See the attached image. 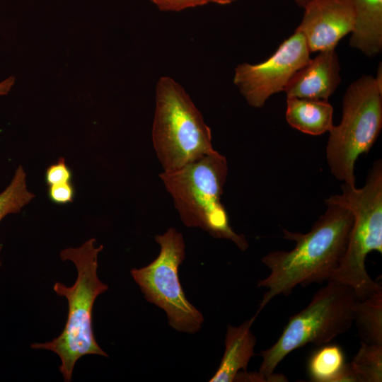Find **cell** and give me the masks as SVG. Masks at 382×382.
Returning a JSON list of instances; mask_svg holds the SVG:
<instances>
[{
  "instance_id": "4fadbf2b",
  "label": "cell",
  "mask_w": 382,
  "mask_h": 382,
  "mask_svg": "<svg viewBox=\"0 0 382 382\" xmlns=\"http://www.w3.org/2000/svg\"><path fill=\"white\" fill-rule=\"evenodd\" d=\"M354 25L349 45L369 57L382 51V0H353Z\"/></svg>"
},
{
  "instance_id": "ac0fdd59",
  "label": "cell",
  "mask_w": 382,
  "mask_h": 382,
  "mask_svg": "<svg viewBox=\"0 0 382 382\" xmlns=\"http://www.w3.org/2000/svg\"><path fill=\"white\" fill-rule=\"evenodd\" d=\"M34 197L27 187L26 173L22 166H18L9 185L0 193V222L10 214L19 213ZM1 249L0 244V253Z\"/></svg>"
},
{
  "instance_id": "8fae6325",
  "label": "cell",
  "mask_w": 382,
  "mask_h": 382,
  "mask_svg": "<svg viewBox=\"0 0 382 382\" xmlns=\"http://www.w3.org/2000/svg\"><path fill=\"white\" fill-rule=\"evenodd\" d=\"M340 64L335 49L318 52L290 79L286 98L328 100L340 83Z\"/></svg>"
},
{
  "instance_id": "5b68a950",
  "label": "cell",
  "mask_w": 382,
  "mask_h": 382,
  "mask_svg": "<svg viewBox=\"0 0 382 382\" xmlns=\"http://www.w3.org/2000/svg\"><path fill=\"white\" fill-rule=\"evenodd\" d=\"M357 300L351 287L328 281L305 308L290 317L277 342L261 351L262 361L259 372L270 382L287 381L284 375L273 374L281 361L307 344L324 345L347 332L354 323Z\"/></svg>"
},
{
  "instance_id": "e0dca14e",
  "label": "cell",
  "mask_w": 382,
  "mask_h": 382,
  "mask_svg": "<svg viewBox=\"0 0 382 382\" xmlns=\"http://www.w3.org/2000/svg\"><path fill=\"white\" fill-rule=\"evenodd\" d=\"M357 382L382 381V344L361 341V347L349 363Z\"/></svg>"
},
{
  "instance_id": "3957f363",
  "label": "cell",
  "mask_w": 382,
  "mask_h": 382,
  "mask_svg": "<svg viewBox=\"0 0 382 382\" xmlns=\"http://www.w3.org/2000/svg\"><path fill=\"white\" fill-rule=\"evenodd\" d=\"M227 174L226 157L214 150L179 169L163 171L159 177L185 226L231 241L244 251L248 243L231 228L221 201Z\"/></svg>"
},
{
  "instance_id": "5bb4252c",
  "label": "cell",
  "mask_w": 382,
  "mask_h": 382,
  "mask_svg": "<svg viewBox=\"0 0 382 382\" xmlns=\"http://www.w3.org/2000/svg\"><path fill=\"white\" fill-rule=\"evenodd\" d=\"M333 108L328 100L286 98V120L293 128L313 136L332 127Z\"/></svg>"
},
{
  "instance_id": "8992f818",
  "label": "cell",
  "mask_w": 382,
  "mask_h": 382,
  "mask_svg": "<svg viewBox=\"0 0 382 382\" xmlns=\"http://www.w3.org/2000/svg\"><path fill=\"white\" fill-rule=\"evenodd\" d=\"M151 137L163 171H173L214 151L212 132L183 88L170 76L156 86Z\"/></svg>"
},
{
  "instance_id": "2e32d148",
  "label": "cell",
  "mask_w": 382,
  "mask_h": 382,
  "mask_svg": "<svg viewBox=\"0 0 382 382\" xmlns=\"http://www.w3.org/2000/svg\"><path fill=\"white\" fill-rule=\"evenodd\" d=\"M345 356L340 347L325 345L316 350L308 364L311 381L337 382L345 366Z\"/></svg>"
},
{
  "instance_id": "277c9868",
  "label": "cell",
  "mask_w": 382,
  "mask_h": 382,
  "mask_svg": "<svg viewBox=\"0 0 382 382\" xmlns=\"http://www.w3.org/2000/svg\"><path fill=\"white\" fill-rule=\"evenodd\" d=\"M342 194L325 202L341 204L353 215V224L345 253L328 281L351 287L358 300H363L382 290L366 269L369 253H382V163L376 160L369 169L361 188L343 183Z\"/></svg>"
},
{
  "instance_id": "44dd1931",
  "label": "cell",
  "mask_w": 382,
  "mask_h": 382,
  "mask_svg": "<svg viewBox=\"0 0 382 382\" xmlns=\"http://www.w3.org/2000/svg\"><path fill=\"white\" fill-rule=\"evenodd\" d=\"M161 11H180L208 4L207 0H151Z\"/></svg>"
},
{
  "instance_id": "603a6c76",
  "label": "cell",
  "mask_w": 382,
  "mask_h": 382,
  "mask_svg": "<svg viewBox=\"0 0 382 382\" xmlns=\"http://www.w3.org/2000/svg\"><path fill=\"white\" fill-rule=\"evenodd\" d=\"M207 1H208V3L212 2V3L220 4V5H226V4H230L236 0H207Z\"/></svg>"
},
{
  "instance_id": "ba28073f",
  "label": "cell",
  "mask_w": 382,
  "mask_h": 382,
  "mask_svg": "<svg viewBox=\"0 0 382 382\" xmlns=\"http://www.w3.org/2000/svg\"><path fill=\"white\" fill-rule=\"evenodd\" d=\"M155 240L160 245L158 257L145 267L132 269L131 275L146 300L166 312L172 328L196 333L202 328L204 317L187 299L178 277V268L185 257L183 236L175 228H169Z\"/></svg>"
},
{
  "instance_id": "7c38bea8",
  "label": "cell",
  "mask_w": 382,
  "mask_h": 382,
  "mask_svg": "<svg viewBox=\"0 0 382 382\" xmlns=\"http://www.w3.org/2000/svg\"><path fill=\"white\" fill-rule=\"evenodd\" d=\"M257 315V312L250 319L238 327L228 325L224 354L210 382H232L241 370L247 371L248 363L255 354L254 348L257 340L250 328Z\"/></svg>"
},
{
  "instance_id": "7a4b0ae2",
  "label": "cell",
  "mask_w": 382,
  "mask_h": 382,
  "mask_svg": "<svg viewBox=\"0 0 382 382\" xmlns=\"http://www.w3.org/2000/svg\"><path fill=\"white\" fill-rule=\"evenodd\" d=\"M91 238L78 248H67L60 253L62 260H70L76 266L77 277L67 286L56 282L53 290L68 301V314L61 334L44 343H33V349H42L56 353L60 360L59 370L66 382H70L77 361L87 354L108 357L97 343L93 330V308L96 298L108 289V284L97 274L98 256L103 245H95Z\"/></svg>"
},
{
  "instance_id": "9a60e30c",
  "label": "cell",
  "mask_w": 382,
  "mask_h": 382,
  "mask_svg": "<svg viewBox=\"0 0 382 382\" xmlns=\"http://www.w3.org/2000/svg\"><path fill=\"white\" fill-rule=\"evenodd\" d=\"M354 323L361 342L382 344V291L363 300H357Z\"/></svg>"
},
{
  "instance_id": "d6986e66",
  "label": "cell",
  "mask_w": 382,
  "mask_h": 382,
  "mask_svg": "<svg viewBox=\"0 0 382 382\" xmlns=\"http://www.w3.org/2000/svg\"><path fill=\"white\" fill-rule=\"evenodd\" d=\"M72 172L66 163L64 158L60 157L57 161L47 167L45 180L47 186L69 183L72 180Z\"/></svg>"
},
{
  "instance_id": "ffe728a7",
  "label": "cell",
  "mask_w": 382,
  "mask_h": 382,
  "mask_svg": "<svg viewBox=\"0 0 382 382\" xmlns=\"http://www.w3.org/2000/svg\"><path fill=\"white\" fill-rule=\"evenodd\" d=\"M48 197L57 204H66L73 202L75 189L71 182L48 186Z\"/></svg>"
},
{
  "instance_id": "9c48e42d",
  "label": "cell",
  "mask_w": 382,
  "mask_h": 382,
  "mask_svg": "<svg viewBox=\"0 0 382 382\" xmlns=\"http://www.w3.org/2000/svg\"><path fill=\"white\" fill-rule=\"evenodd\" d=\"M310 54L304 37L295 31L265 61L238 64L233 83L250 106L260 108L270 96L284 91L292 76L311 59Z\"/></svg>"
},
{
  "instance_id": "cb8c5ba5",
  "label": "cell",
  "mask_w": 382,
  "mask_h": 382,
  "mask_svg": "<svg viewBox=\"0 0 382 382\" xmlns=\"http://www.w3.org/2000/svg\"><path fill=\"white\" fill-rule=\"evenodd\" d=\"M295 2L299 6L303 8L311 0H294Z\"/></svg>"
},
{
  "instance_id": "30bf717a",
  "label": "cell",
  "mask_w": 382,
  "mask_h": 382,
  "mask_svg": "<svg viewBox=\"0 0 382 382\" xmlns=\"http://www.w3.org/2000/svg\"><path fill=\"white\" fill-rule=\"evenodd\" d=\"M303 8L295 31L303 35L311 53L335 49L353 29V0H311Z\"/></svg>"
},
{
  "instance_id": "6da1fadb",
  "label": "cell",
  "mask_w": 382,
  "mask_h": 382,
  "mask_svg": "<svg viewBox=\"0 0 382 382\" xmlns=\"http://www.w3.org/2000/svg\"><path fill=\"white\" fill-rule=\"evenodd\" d=\"M326 211L306 233L283 230L284 238L296 242L289 251H272L261 262L270 270L257 286L265 287L260 311L275 296L289 295L297 286L328 281L340 263L353 224L351 211L325 202Z\"/></svg>"
},
{
  "instance_id": "7402d4cb",
  "label": "cell",
  "mask_w": 382,
  "mask_h": 382,
  "mask_svg": "<svg viewBox=\"0 0 382 382\" xmlns=\"http://www.w3.org/2000/svg\"><path fill=\"white\" fill-rule=\"evenodd\" d=\"M14 83V78L8 77L4 81L0 82V96L6 94Z\"/></svg>"
},
{
  "instance_id": "52a82bcc",
  "label": "cell",
  "mask_w": 382,
  "mask_h": 382,
  "mask_svg": "<svg viewBox=\"0 0 382 382\" xmlns=\"http://www.w3.org/2000/svg\"><path fill=\"white\" fill-rule=\"evenodd\" d=\"M381 128L382 84L371 75H363L347 88L341 122L329 131L326 157L336 179L356 186L355 162L369 151Z\"/></svg>"
}]
</instances>
